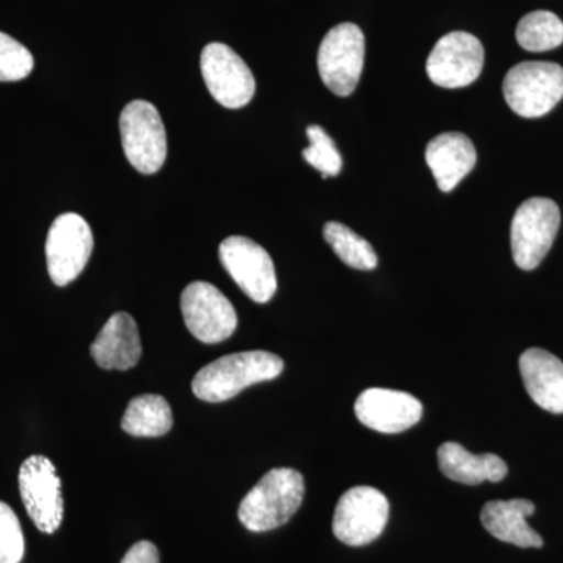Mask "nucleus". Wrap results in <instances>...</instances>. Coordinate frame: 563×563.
Instances as JSON below:
<instances>
[{"mask_svg": "<svg viewBox=\"0 0 563 563\" xmlns=\"http://www.w3.org/2000/svg\"><path fill=\"white\" fill-rule=\"evenodd\" d=\"M282 372L284 361L273 352H239L203 366L192 379L191 388L201 401H229L251 385L276 379Z\"/></svg>", "mask_w": 563, "mask_h": 563, "instance_id": "obj_1", "label": "nucleus"}, {"mask_svg": "<svg viewBox=\"0 0 563 563\" xmlns=\"http://www.w3.org/2000/svg\"><path fill=\"white\" fill-rule=\"evenodd\" d=\"M302 474L291 468L272 470L240 504L239 518L252 532L280 528L298 512L303 499Z\"/></svg>", "mask_w": 563, "mask_h": 563, "instance_id": "obj_2", "label": "nucleus"}, {"mask_svg": "<svg viewBox=\"0 0 563 563\" xmlns=\"http://www.w3.org/2000/svg\"><path fill=\"white\" fill-rule=\"evenodd\" d=\"M503 92L520 117H544L563 99V68L551 62L520 63L507 73Z\"/></svg>", "mask_w": 563, "mask_h": 563, "instance_id": "obj_3", "label": "nucleus"}, {"mask_svg": "<svg viewBox=\"0 0 563 563\" xmlns=\"http://www.w3.org/2000/svg\"><path fill=\"white\" fill-rule=\"evenodd\" d=\"M561 228V210L548 198H531L515 211L510 243L514 261L525 272L536 269L553 246Z\"/></svg>", "mask_w": 563, "mask_h": 563, "instance_id": "obj_4", "label": "nucleus"}, {"mask_svg": "<svg viewBox=\"0 0 563 563\" xmlns=\"http://www.w3.org/2000/svg\"><path fill=\"white\" fill-rule=\"evenodd\" d=\"M122 150L129 163L141 174H155L168 154L161 113L147 101H133L120 117Z\"/></svg>", "mask_w": 563, "mask_h": 563, "instance_id": "obj_5", "label": "nucleus"}, {"mask_svg": "<svg viewBox=\"0 0 563 563\" xmlns=\"http://www.w3.org/2000/svg\"><path fill=\"white\" fill-rule=\"evenodd\" d=\"M365 63V36L351 22L336 25L321 41L318 51V70L322 84L333 95H352L361 80Z\"/></svg>", "mask_w": 563, "mask_h": 563, "instance_id": "obj_6", "label": "nucleus"}, {"mask_svg": "<svg viewBox=\"0 0 563 563\" xmlns=\"http://www.w3.org/2000/svg\"><path fill=\"white\" fill-rule=\"evenodd\" d=\"M390 504L377 488L358 485L344 493L333 514L336 539L350 547L374 542L387 526Z\"/></svg>", "mask_w": 563, "mask_h": 563, "instance_id": "obj_7", "label": "nucleus"}, {"mask_svg": "<svg viewBox=\"0 0 563 563\" xmlns=\"http://www.w3.org/2000/svg\"><path fill=\"white\" fill-rule=\"evenodd\" d=\"M180 309L188 331L202 343L224 342L239 325L235 307L207 282H192L181 291Z\"/></svg>", "mask_w": 563, "mask_h": 563, "instance_id": "obj_8", "label": "nucleus"}, {"mask_svg": "<svg viewBox=\"0 0 563 563\" xmlns=\"http://www.w3.org/2000/svg\"><path fill=\"white\" fill-rule=\"evenodd\" d=\"M95 239L90 224L77 213L60 214L46 240L47 272L57 287L76 280L90 261Z\"/></svg>", "mask_w": 563, "mask_h": 563, "instance_id": "obj_9", "label": "nucleus"}, {"mask_svg": "<svg viewBox=\"0 0 563 563\" xmlns=\"http://www.w3.org/2000/svg\"><path fill=\"white\" fill-rule=\"evenodd\" d=\"M220 258L225 272L252 301L265 303L276 295V268L261 244L247 236H229L221 243Z\"/></svg>", "mask_w": 563, "mask_h": 563, "instance_id": "obj_10", "label": "nucleus"}, {"mask_svg": "<svg viewBox=\"0 0 563 563\" xmlns=\"http://www.w3.org/2000/svg\"><path fill=\"white\" fill-rule=\"evenodd\" d=\"M201 70L207 90L225 109H242L255 95L254 74L231 47L210 43L203 47Z\"/></svg>", "mask_w": 563, "mask_h": 563, "instance_id": "obj_11", "label": "nucleus"}, {"mask_svg": "<svg viewBox=\"0 0 563 563\" xmlns=\"http://www.w3.org/2000/svg\"><path fill=\"white\" fill-rule=\"evenodd\" d=\"M20 492L29 517L41 532L54 533L62 526L63 495L60 476L44 455H32L20 468Z\"/></svg>", "mask_w": 563, "mask_h": 563, "instance_id": "obj_12", "label": "nucleus"}, {"mask_svg": "<svg viewBox=\"0 0 563 563\" xmlns=\"http://www.w3.org/2000/svg\"><path fill=\"white\" fill-rule=\"evenodd\" d=\"M483 43L466 32H451L433 46L426 70L442 88H463L479 79L484 68Z\"/></svg>", "mask_w": 563, "mask_h": 563, "instance_id": "obj_13", "label": "nucleus"}, {"mask_svg": "<svg viewBox=\"0 0 563 563\" xmlns=\"http://www.w3.org/2000/svg\"><path fill=\"white\" fill-rule=\"evenodd\" d=\"M355 417L366 428L380 433H399L421 420L422 406L409 393L368 388L358 396Z\"/></svg>", "mask_w": 563, "mask_h": 563, "instance_id": "obj_14", "label": "nucleus"}, {"mask_svg": "<svg viewBox=\"0 0 563 563\" xmlns=\"http://www.w3.org/2000/svg\"><path fill=\"white\" fill-rule=\"evenodd\" d=\"M424 157L440 190L450 192L473 172L477 152L468 136L448 132L429 141Z\"/></svg>", "mask_w": 563, "mask_h": 563, "instance_id": "obj_15", "label": "nucleus"}, {"mask_svg": "<svg viewBox=\"0 0 563 563\" xmlns=\"http://www.w3.org/2000/svg\"><path fill=\"white\" fill-rule=\"evenodd\" d=\"M91 357L103 369L125 372L140 362L141 340L139 325L131 314L118 312L111 314L102 331L90 346Z\"/></svg>", "mask_w": 563, "mask_h": 563, "instance_id": "obj_16", "label": "nucleus"}, {"mask_svg": "<svg viewBox=\"0 0 563 563\" xmlns=\"http://www.w3.org/2000/svg\"><path fill=\"white\" fill-rule=\"evenodd\" d=\"M520 373L532 401L551 413H563V362L551 352L531 347L520 357Z\"/></svg>", "mask_w": 563, "mask_h": 563, "instance_id": "obj_17", "label": "nucleus"}, {"mask_svg": "<svg viewBox=\"0 0 563 563\" xmlns=\"http://www.w3.org/2000/svg\"><path fill=\"white\" fill-rule=\"evenodd\" d=\"M533 512L536 506L528 499L490 501L485 504L481 521L484 528L501 542L520 548H542V537L526 521Z\"/></svg>", "mask_w": 563, "mask_h": 563, "instance_id": "obj_18", "label": "nucleus"}, {"mask_svg": "<svg viewBox=\"0 0 563 563\" xmlns=\"http://www.w3.org/2000/svg\"><path fill=\"white\" fill-rule=\"evenodd\" d=\"M439 466L448 479L465 485H479L484 481L499 483L507 476V463L496 454L476 455L462 444L443 443L437 451Z\"/></svg>", "mask_w": 563, "mask_h": 563, "instance_id": "obj_19", "label": "nucleus"}, {"mask_svg": "<svg viewBox=\"0 0 563 563\" xmlns=\"http://www.w3.org/2000/svg\"><path fill=\"white\" fill-rule=\"evenodd\" d=\"M121 428L133 437L166 435L173 428L172 407L158 395L133 398L122 417Z\"/></svg>", "mask_w": 563, "mask_h": 563, "instance_id": "obj_20", "label": "nucleus"}, {"mask_svg": "<svg viewBox=\"0 0 563 563\" xmlns=\"http://www.w3.org/2000/svg\"><path fill=\"white\" fill-rule=\"evenodd\" d=\"M324 240L339 255L344 265L361 272H372L377 266L376 251L372 244L351 231L342 222L331 221L324 225Z\"/></svg>", "mask_w": 563, "mask_h": 563, "instance_id": "obj_21", "label": "nucleus"}, {"mask_svg": "<svg viewBox=\"0 0 563 563\" xmlns=\"http://www.w3.org/2000/svg\"><path fill=\"white\" fill-rule=\"evenodd\" d=\"M517 41L529 52L555 49L563 43V22L551 11H532L518 22Z\"/></svg>", "mask_w": 563, "mask_h": 563, "instance_id": "obj_22", "label": "nucleus"}, {"mask_svg": "<svg viewBox=\"0 0 563 563\" xmlns=\"http://www.w3.org/2000/svg\"><path fill=\"white\" fill-rule=\"evenodd\" d=\"M306 133L310 141L309 147L302 152L306 162L318 169L324 179L328 176H339L343 168V158L328 132L320 125H309Z\"/></svg>", "mask_w": 563, "mask_h": 563, "instance_id": "obj_23", "label": "nucleus"}, {"mask_svg": "<svg viewBox=\"0 0 563 563\" xmlns=\"http://www.w3.org/2000/svg\"><path fill=\"white\" fill-rule=\"evenodd\" d=\"M33 55L20 41L0 32V81H20L31 76Z\"/></svg>", "mask_w": 563, "mask_h": 563, "instance_id": "obj_24", "label": "nucleus"}, {"mask_svg": "<svg viewBox=\"0 0 563 563\" xmlns=\"http://www.w3.org/2000/svg\"><path fill=\"white\" fill-rule=\"evenodd\" d=\"M24 551L20 520L9 504L0 501V563H21Z\"/></svg>", "mask_w": 563, "mask_h": 563, "instance_id": "obj_25", "label": "nucleus"}, {"mask_svg": "<svg viewBox=\"0 0 563 563\" xmlns=\"http://www.w3.org/2000/svg\"><path fill=\"white\" fill-rule=\"evenodd\" d=\"M121 563H161L157 547L151 542L133 544Z\"/></svg>", "mask_w": 563, "mask_h": 563, "instance_id": "obj_26", "label": "nucleus"}]
</instances>
